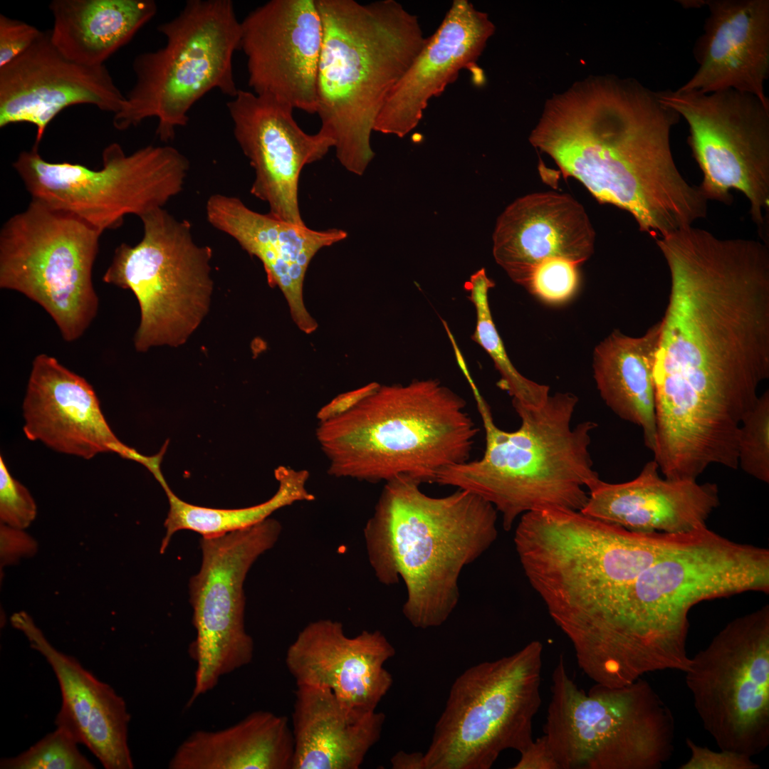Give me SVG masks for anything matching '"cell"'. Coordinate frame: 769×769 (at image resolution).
Returning <instances> with one entry per match:
<instances>
[{
    "mask_svg": "<svg viewBox=\"0 0 769 769\" xmlns=\"http://www.w3.org/2000/svg\"><path fill=\"white\" fill-rule=\"evenodd\" d=\"M671 289L654 367L656 409L696 427L737 419L769 377V250L691 226L657 239Z\"/></svg>",
    "mask_w": 769,
    "mask_h": 769,
    "instance_id": "1",
    "label": "cell"
},
{
    "mask_svg": "<svg viewBox=\"0 0 769 769\" xmlns=\"http://www.w3.org/2000/svg\"><path fill=\"white\" fill-rule=\"evenodd\" d=\"M679 117L659 92L633 80L602 78L549 100L529 140L564 177L660 238L691 226L707 210L699 186L686 182L673 158L671 131Z\"/></svg>",
    "mask_w": 769,
    "mask_h": 769,
    "instance_id": "2",
    "label": "cell"
},
{
    "mask_svg": "<svg viewBox=\"0 0 769 769\" xmlns=\"http://www.w3.org/2000/svg\"><path fill=\"white\" fill-rule=\"evenodd\" d=\"M746 592H769V550L708 528L655 561L617 597L585 642L586 659L620 686L649 672H684L691 662V609Z\"/></svg>",
    "mask_w": 769,
    "mask_h": 769,
    "instance_id": "3",
    "label": "cell"
},
{
    "mask_svg": "<svg viewBox=\"0 0 769 769\" xmlns=\"http://www.w3.org/2000/svg\"><path fill=\"white\" fill-rule=\"evenodd\" d=\"M421 484L407 476L387 481L364 535L377 578L387 585L403 580V614L425 629L443 624L456 608L460 574L496 540L498 513L470 491L432 497Z\"/></svg>",
    "mask_w": 769,
    "mask_h": 769,
    "instance_id": "4",
    "label": "cell"
},
{
    "mask_svg": "<svg viewBox=\"0 0 769 769\" xmlns=\"http://www.w3.org/2000/svg\"><path fill=\"white\" fill-rule=\"evenodd\" d=\"M697 533H637L580 511L525 513L514 543L525 575L555 624L579 647L617 597Z\"/></svg>",
    "mask_w": 769,
    "mask_h": 769,
    "instance_id": "5",
    "label": "cell"
},
{
    "mask_svg": "<svg viewBox=\"0 0 769 769\" xmlns=\"http://www.w3.org/2000/svg\"><path fill=\"white\" fill-rule=\"evenodd\" d=\"M485 431L483 456L441 470L435 483L478 495L501 515L509 531L523 514L535 511H580L588 491L600 480L590 452L597 424L585 421L572 426L578 402L570 392L549 395L540 406L512 399L520 419L511 431L499 428L471 380Z\"/></svg>",
    "mask_w": 769,
    "mask_h": 769,
    "instance_id": "6",
    "label": "cell"
},
{
    "mask_svg": "<svg viewBox=\"0 0 769 769\" xmlns=\"http://www.w3.org/2000/svg\"><path fill=\"white\" fill-rule=\"evenodd\" d=\"M323 30L317 76L320 130L349 172L362 175L375 153L376 119L395 83L426 46L418 18L394 0H315Z\"/></svg>",
    "mask_w": 769,
    "mask_h": 769,
    "instance_id": "7",
    "label": "cell"
},
{
    "mask_svg": "<svg viewBox=\"0 0 769 769\" xmlns=\"http://www.w3.org/2000/svg\"><path fill=\"white\" fill-rule=\"evenodd\" d=\"M478 431L464 398L425 379L380 384L348 412L319 423L316 438L331 476L433 483L444 469L469 461Z\"/></svg>",
    "mask_w": 769,
    "mask_h": 769,
    "instance_id": "8",
    "label": "cell"
},
{
    "mask_svg": "<svg viewBox=\"0 0 769 769\" xmlns=\"http://www.w3.org/2000/svg\"><path fill=\"white\" fill-rule=\"evenodd\" d=\"M550 689L543 730L560 769H659L671 758L674 718L647 681L586 692L560 656Z\"/></svg>",
    "mask_w": 769,
    "mask_h": 769,
    "instance_id": "9",
    "label": "cell"
},
{
    "mask_svg": "<svg viewBox=\"0 0 769 769\" xmlns=\"http://www.w3.org/2000/svg\"><path fill=\"white\" fill-rule=\"evenodd\" d=\"M157 31L165 44L135 58V83L113 124L125 130L154 117L156 135L169 142L207 93L217 89L231 98L237 94L233 56L240 49L241 24L231 0H189Z\"/></svg>",
    "mask_w": 769,
    "mask_h": 769,
    "instance_id": "10",
    "label": "cell"
},
{
    "mask_svg": "<svg viewBox=\"0 0 769 769\" xmlns=\"http://www.w3.org/2000/svg\"><path fill=\"white\" fill-rule=\"evenodd\" d=\"M543 646L466 669L453 682L422 769H489L502 752L519 753L533 741L540 704Z\"/></svg>",
    "mask_w": 769,
    "mask_h": 769,
    "instance_id": "11",
    "label": "cell"
},
{
    "mask_svg": "<svg viewBox=\"0 0 769 769\" xmlns=\"http://www.w3.org/2000/svg\"><path fill=\"white\" fill-rule=\"evenodd\" d=\"M140 219L141 240L134 246L120 244L102 279L131 291L137 298L140 319L133 342L137 352L177 347L209 313L212 249L196 243L189 221L164 208Z\"/></svg>",
    "mask_w": 769,
    "mask_h": 769,
    "instance_id": "12",
    "label": "cell"
},
{
    "mask_svg": "<svg viewBox=\"0 0 769 769\" xmlns=\"http://www.w3.org/2000/svg\"><path fill=\"white\" fill-rule=\"evenodd\" d=\"M103 166L51 162L33 145L12 163L32 200L79 218L100 233L164 206L184 189L188 158L169 145H148L127 155L113 142L102 152Z\"/></svg>",
    "mask_w": 769,
    "mask_h": 769,
    "instance_id": "13",
    "label": "cell"
},
{
    "mask_svg": "<svg viewBox=\"0 0 769 769\" xmlns=\"http://www.w3.org/2000/svg\"><path fill=\"white\" fill-rule=\"evenodd\" d=\"M101 233L35 200L0 231V288L17 291L51 317L66 342L80 338L99 299L92 272Z\"/></svg>",
    "mask_w": 769,
    "mask_h": 769,
    "instance_id": "14",
    "label": "cell"
},
{
    "mask_svg": "<svg viewBox=\"0 0 769 769\" xmlns=\"http://www.w3.org/2000/svg\"><path fill=\"white\" fill-rule=\"evenodd\" d=\"M685 681L719 749L750 757L769 745V605L728 622L691 658Z\"/></svg>",
    "mask_w": 769,
    "mask_h": 769,
    "instance_id": "15",
    "label": "cell"
},
{
    "mask_svg": "<svg viewBox=\"0 0 769 769\" xmlns=\"http://www.w3.org/2000/svg\"><path fill=\"white\" fill-rule=\"evenodd\" d=\"M661 100L684 118L688 142L708 199L731 202L742 192L766 243L769 211V105L733 89L709 93L665 90Z\"/></svg>",
    "mask_w": 769,
    "mask_h": 769,
    "instance_id": "16",
    "label": "cell"
},
{
    "mask_svg": "<svg viewBox=\"0 0 769 769\" xmlns=\"http://www.w3.org/2000/svg\"><path fill=\"white\" fill-rule=\"evenodd\" d=\"M267 518L249 528L201 540L200 570L189 582L196 638L189 653L196 663L194 684L186 706L214 689L221 677L249 664L253 642L244 627V582L256 559L281 533Z\"/></svg>",
    "mask_w": 769,
    "mask_h": 769,
    "instance_id": "17",
    "label": "cell"
},
{
    "mask_svg": "<svg viewBox=\"0 0 769 769\" xmlns=\"http://www.w3.org/2000/svg\"><path fill=\"white\" fill-rule=\"evenodd\" d=\"M241 24L253 93L310 114L317 113L322 22L315 0H271Z\"/></svg>",
    "mask_w": 769,
    "mask_h": 769,
    "instance_id": "18",
    "label": "cell"
},
{
    "mask_svg": "<svg viewBox=\"0 0 769 769\" xmlns=\"http://www.w3.org/2000/svg\"><path fill=\"white\" fill-rule=\"evenodd\" d=\"M226 106L235 140L254 171L250 193L267 203L273 216L305 224L298 204L300 173L334 148V141L320 130L304 132L293 109L271 98L239 89Z\"/></svg>",
    "mask_w": 769,
    "mask_h": 769,
    "instance_id": "19",
    "label": "cell"
},
{
    "mask_svg": "<svg viewBox=\"0 0 769 769\" xmlns=\"http://www.w3.org/2000/svg\"><path fill=\"white\" fill-rule=\"evenodd\" d=\"M125 97L105 65L88 66L64 56L42 31L24 53L0 68V127L28 123L38 147L51 122L64 109L91 105L117 113Z\"/></svg>",
    "mask_w": 769,
    "mask_h": 769,
    "instance_id": "20",
    "label": "cell"
},
{
    "mask_svg": "<svg viewBox=\"0 0 769 769\" xmlns=\"http://www.w3.org/2000/svg\"><path fill=\"white\" fill-rule=\"evenodd\" d=\"M23 414L27 439L58 452L85 459L113 452L143 466L150 459L115 435L90 383L48 355L33 360Z\"/></svg>",
    "mask_w": 769,
    "mask_h": 769,
    "instance_id": "21",
    "label": "cell"
},
{
    "mask_svg": "<svg viewBox=\"0 0 769 769\" xmlns=\"http://www.w3.org/2000/svg\"><path fill=\"white\" fill-rule=\"evenodd\" d=\"M206 216L211 226L262 263L269 286L281 290L299 330L305 334L315 332L318 324L303 298L305 274L315 254L345 239L347 232L335 228L313 230L283 221L252 210L237 197L223 194L208 198Z\"/></svg>",
    "mask_w": 769,
    "mask_h": 769,
    "instance_id": "22",
    "label": "cell"
},
{
    "mask_svg": "<svg viewBox=\"0 0 769 769\" xmlns=\"http://www.w3.org/2000/svg\"><path fill=\"white\" fill-rule=\"evenodd\" d=\"M394 654L380 631L349 637L342 623L320 619L303 628L289 646L286 664L297 686L327 689L347 708L371 713L392 685L384 664Z\"/></svg>",
    "mask_w": 769,
    "mask_h": 769,
    "instance_id": "23",
    "label": "cell"
},
{
    "mask_svg": "<svg viewBox=\"0 0 769 769\" xmlns=\"http://www.w3.org/2000/svg\"><path fill=\"white\" fill-rule=\"evenodd\" d=\"M680 3L690 7L704 5L709 15L694 49L699 68L676 90L709 93L733 89L769 105L764 91L769 74V1Z\"/></svg>",
    "mask_w": 769,
    "mask_h": 769,
    "instance_id": "24",
    "label": "cell"
},
{
    "mask_svg": "<svg viewBox=\"0 0 769 769\" xmlns=\"http://www.w3.org/2000/svg\"><path fill=\"white\" fill-rule=\"evenodd\" d=\"M495 31L488 15L468 0H454L442 22L389 91L374 131L403 137L414 129L429 100L463 69L472 68Z\"/></svg>",
    "mask_w": 769,
    "mask_h": 769,
    "instance_id": "25",
    "label": "cell"
},
{
    "mask_svg": "<svg viewBox=\"0 0 769 769\" xmlns=\"http://www.w3.org/2000/svg\"><path fill=\"white\" fill-rule=\"evenodd\" d=\"M595 231L583 206L568 194L533 193L498 216L493 234L496 262L525 288L545 261L563 258L579 266L593 253Z\"/></svg>",
    "mask_w": 769,
    "mask_h": 769,
    "instance_id": "26",
    "label": "cell"
},
{
    "mask_svg": "<svg viewBox=\"0 0 769 769\" xmlns=\"http://www.w3.org/2000/svg\"><path fill=\"white\" fill-rule=\"evenodd\" d=\"M12 625L53 671L62 704L55 723L85 745L106 769L134 768L128 746L130 715L122 697L98 679L74 657L57 650L25 612L14 613Z\"/></svg>",
    "mask_w": 769,
    "mask_h": 769,
    "instance_id": "27",
    "label": "cell"
},
{
    "mask_svg": "<svg viewBox=\"0 0 769 769\" xmlns=\"http://www.w3.org/2000/svg\"><path fill=\"white\" fill-rule=\"evenodd\" d=\"M653 459L627 482L601 479L588 491L580 511L604 522L637 533L685 534L707 527L706 520L720 503L713 483L661 477Z\"/></svg>",
    "mask_w": 769,
    "mask_h": 769,
    "instance_id": "28",
    "label": "cell"
},
{
    "mask_svg": "<svg viewBox=\"0 0 769 769\" xmlns=\"http://www.w3.org/2000/svg\"><path fill=\"white\" fill-rule=\"evenodd\" d=\"M382 712L343 705L328 689L297 686L292 714L293 769H358L380 738Z\"/></svg>",
    "mask_w": 769,
    "mask_h": 769,
    "instance_id": "29",
    "label": "cell"
},
{
    "mask_svg": "<svg viewBox=\"0 0 769 769\" xmlns=\"http://www.w3.org/2000/svg\"><path fill=\"white\" fill-rule=\"evenodd\" d=\"M295 742L287 717L254 711L219 731L192 733L176 749L170 769H293Z\"/></svg>",
    "mask_w": 769,
    "mask_h": 769,
    "instance_id": "30",
    "label": "cell"
},
{
    "mask_svg": "<svg viewBox=\"0 0 769 769\" xmlns=\"http://www.w3.org/2000/svg\"><path fill=\"white\" fill-rule=\"evenodd\" d=\"M660 321L634 338L614 330L595 348L593 377L607 406L621 419L642 428L645 446L656 441L654 367Z\"/></svg>",
    "mask_w": 769,
    "mask_h": 769,
    "instance_id": "31",
    "label": "cell"
},
{
    "mask_svg": "<svg viewBox=\"0 0 769 769\" xmlns=\"http://www.w3.org/2000/svg\"><path fill=\"white\" fill-rule=\"evenodd\" d=\"M51 38L67 58L99 66L157 14L152 0H53Z\"/></svg>",
    "mask_w": 769,
    "mask_h": 769,
    "instance_id": "32",
    "label": "cell"
},
{
    "mask_svg": "<svg viewBox=\"0 0 769 769\" xmlns=\"http://www.w3.org/2000/svg\"><path fill=\"white\" fill-rule=\"evenodd\" d=\"M274 475L278 488L270 499L253 506L236 509L211 508L188 503L178 498L163 475L160 476L157 481L165 491L169 506L160 553L165 551L172 535L179 530H192L203 538L220 536L259 523L276 511L295 502L315 499L306 488L308 471L281 466L276 469Z\"/></svg>",
    "mask_w": 769,
    "mask_h": 769,
    "instance_id": "33",
    "label": "cell"
},
{
    "mask_svg": "<svg viewBox=\"0 0 769 769\" xmlns=\"http://www.w3.org/2000/svg\"><path fill=\"white\" fill-rule=\"evenodd\" d=\"M494 286L495 283L488 277L484 268L474 273L465 283L468 298L475 308L476 316L471 338L492 359L501 376L498 385L512 397V399L526 405L540 406L550 395V387L521 375L510 360L489 305L488 292Z\"/></svg>",
    "mask_w": 769,
    "mask_h": 769,
    "instance_id": "34",
    "label": "cell"
},
{
    "mask_svg": "<svg viewBox=\"0 0 769 769\" xmlns=\"http://www.w3.org/2000/svg\"><path fill=\"white\" fill-rule=\"evenodd\" d=\"M79 743L66 728L56 726L22 753L0 761L1 769H93L78 750Z\"/></svg>",
    "mask_w": 769,
    "mask_h": 769,
    "instance_id": "35",
    "label": "cell"
},
{
    "mask_svg": "<svg viewBox=\"0 0 769 769\" xmlns=\"http://www.w3.org/2000/svg\"><path fill=\"white\" fill-rule=\"evenodd\" d=\"M738 466L750 476L769 483V391L759 396L740 426Z\"/></svg>",
    "mask_w": 769,
    "mask_h": 769,
    "instance_id": "36",
    "label": "cell"
},
{
    "mask_svg": "<svg viewBox=\"0 0 769 769\" xmlns=\"http://www.w3.org/2000/svg\"><path fill=\"white\" fill-rule=\"evenodd\" d=\"M578 267V264L563 258L545 261L534 269L525 288L548 304L565 303L577 291Z\"/></svg>",
    "mask_w": 769,
    "mask_h": 769,
    "instance_id": "37",
    "label": "cell"
},
{
    "mask_svg": "<svg viewBox=\"0 0 769 769\" xmlns=\"http://www.w3.org/2000/svg\"><path fill=\"white\" fill-rule=\"evenodd\" d=\"M36 505L28 489L10 474L0 456V519L7 526L23 530L35 519Z\"/></svg>",
    "mask_w": 769,
    "mask_h": 769,
    "instance_id": "38",
    "label": "cell"
},
{
    "mask_svg": "<svg viewBox=\"0 0 769 769\" xmlns=\"http://www.w3.org/2000/svg\"><path fill=\"white\" fill-rule=\"evenodd\" d=\"M686 744L690 751L689 760L679 769H760L752 757L728 750H712L697 745L686 738Z\"/></svg>",
    "mask_w": 769,
    "mask_h": 769,
    "instance_id": "39",
    "label": "cell"
},
{
    "mask_svg": "<svg viewBox=\"0 0 769 769\" xmlns=\"http://www.w3.org/2000/svg\"><path fill=\"white\" fill-rule=\"evenodd\" d=\"M41 33L23 21L0 14V68L24 53Z\"/></svg>",
    "mask_w": 769,
    "mask_h": 769,
    "instance_id": "40",
    "label": "cell"
},
{
    "mask_svg": "<svg viewBox=\"0 0 769 769\" xmlns=\"http://www.w3.org/2000/svg\"><path fill=\"white\" fill-rule=\"evenodd\" d=\"M380 385L378 382H372L359 388L338 394L319 409L316 414L318 422H325L348 412L363 399L375 392Z\"/></svg>",
    "mask_w": 769,
    "mask_h": 769,
    "instance_id": "41",
    "label": "cell"
},
{
    "mask_svg": "<svg viewBox=\"0 0 769 769\" xmlns=\"http://www.w3.org/2000/svg\"><path fill=\"white\" fill-rule=\"evenodd\" d=\"M36 550V542L23 530L1 523V565H5L21 557L31 555Z\"/></svg>",
    "mask_w": 769,
    "mask_h": 769,
    "instance_id": "42",
    "label": "cell"
},
{
    "mask_svg": "<svg viewBox=\"0 0 769 769\" xmlns=\"http://www.w3.org/2000/svg\"><path fill=\"white\" fill-rule=\"evenodd\" d=\"M520 753V758L513 769H560L544 734L533 739Z\"/></svg>",
    "mask_w": 769,
    "mask_h": 769,
    "instance_id": "43",
    "label": "cell"
},
{
    "mask_svg": "<svg viewBox=\"0 0 769 769\" xmlns=\"http://www.w3.org/2000/svg\"><path fill=\"white\" fill-rule=\"evenodd\" d=\"M423 753L397 752L390 760L394 769H422Z\"/></svg>",
    "mask_w": 769,
    "mask_h": 769,
    "instance_id": "44",
    "label": "cell"
}]
</instances>
